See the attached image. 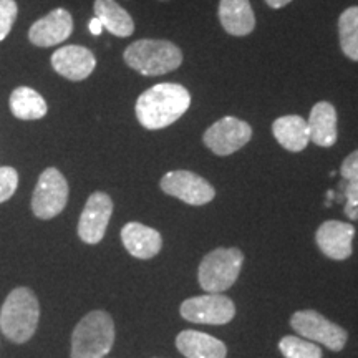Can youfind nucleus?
Here are the masks:
<instances>
[{"label":"nucleus","mask_w":358,"mask_h":358,"mask_svg":"<svg viewBox=\"0 0 358 358\" xmlns=\"http://www.w3.org/2000/svg\"><path fill=\"white\" fill-rule=\"evenodd\" d=\"M189 105L191 95L182 85L158 83L138 96L134 113L143 128L156 131L178 122Z\"/></svg>","instance_id":"f257e3e1"},{"label":"nucleus","mask_w":358,"mask_h":358,"mask_svg":"<svg viewBox=\"0 0 358 358\" xmlns=\"http://www.w3.org/2000/svg\"><path fill=\"white\" fill-rule=\"evenodd\" d=\"M123 60L143 77H159L181 66L182 52L169 40L141 38L124 48Z\"/></svg>","instance_id":"f03ea898"},{"label":"nucleus","mask_w":358,"mask_h":358,"mask_svg":"<svg viewBox=\"0 0 358 358\" xmlns=\"http://www.w3.org/2000/svg\"><path fill=\"white\" fill-rule=\"evenodd\" d=\"M40 306L30 289L12 290L0 310V329L8 340L24 343L32 338L38 325Z\"/></svg>","instance_id":"7ed1b4c3"},{"label":"nucleus","mask_w":358,"mask_h":358,"mask_svg":"<svg viewBox=\"0 0 358 358\" xmlns=\"http://www.w3.org/2000/svg\"><path fill=\"white\" fill-rule=\"evenodd\" d=\"M115 342V324L110 313L93 310L75 327L71 358H105Z\"/></svg>","instance_id":"20e7f679"},{"label":"nucleus","mask_w":358,"mask_h":358,"mask_svg":"<svg viewBox=\"0 0 358 358\" xmlns=\"http://www.w3.org/2000/svg\"><path fill=\"white\" fill-rule=\"evenodd\" d=\"M244 256L239 249H214L201 262L198 271L199 285L206 292L219 294L232 287L243 268Z\"/></svg>","instance_id":"39448f33"},{"label":"nucleus","mask_w":358,"mask_h":358,"mask_svg":"<svg viewBox=\"0 0 358 358\" xmlns=\"http://www.w3.org/2000/svg\"><path fill=\"white\" fill-rule=\"evenodd\" d=\"M290 325L299 335L313 343L325 345L329 350L340 352L345 347L348 334L345 329L334 324L315 310L295 312L290 319Z\"/></svg>","instance_id":"423d86ee"},{"label":"nucleus","mask_w":358,"mask_h":358,"mask_svg":"<svg viewBox=\"0 0 358 358\" xmlns=\"http://www.w3.org/2000/svg\"><path fill=\"white\" fill-rule=\"evenodd\" d=\"M69 201V182L57 168L40 174L32 196V211L38 219H52L65 209Z\"/></svg>","instance_id":"0eeeda50"},{"label":"nucleus","mask_w":358,"mask_h":358,"mask_svg":"<svg viewBox=\"0 0 358 358\" xmlns=\"http://www.w3.org/2000/svg\"><path fill=\"white\" fill-rule=\"evenodd\" d=\"M252 138V128L249 123L236 116H224L206 129L204 145L217 156H229L248 145Z\"/></svg>","instance_id":"6e6552de"},{"label":"nucleus","mask_w":358,"mask_h":358,"mask_svg":"<svg viewBox=\"0 0 358 358\" xmlns=\"http://www.w3.org/2000/svg\"><path fill=\"white\" fill-rule=\"evenodd\" d=\"M159 187L168 196L181 199L182 203L191 206H204L211 203L216 196L214 187L203 176L192 171H186V169H178V171L164 174Z\"/></svg>","instance_id":"1a4fd4ad"},{"label":"nucleus","mask_w":358,"mask_h":358,"mask_svg":"<svg viewBox=\"0 0 358 358\" xmlns=\"http://www.w3.org/2000/svg\"><path fill=\"white\" fill-rule=\"evenodd\" d=\"M181 317L192 324L224 325L236 315L234 302L221 294L191 297L181 303Z\"/></svg>","instance_id":"9d476101"},{"label":"nucleus","mask_w":358,"mask_h":358,"mask_svg":"<svg viewBox=\"0 0 358 358\" xmlns=\"http://www.w3.org/2000/svg\"><path fill=\"white\" fill-rule=\"evenodd\" d=\"M113 214V201L106 192L96 191L90 196L78 221V236L83 243L98 244L105 236L110 217Z\"/></svg>","instance_id":"9b49d317"},{"label":"nucleus","mask_w":358,"mask_h":358,"mask_svg":"<svg viewBox=\"0 0 358 358\" xmlns=\"http://www.w3.org/2000/svg\"><path fill=\"white\" fill-rule=\"evenodd\" d=\"M52 69L70 82H83L96 69L93 52L82 45H65L52 53Z\"/></svg>","instance_id":"f8f14e48"},{"label":"nucleus","mask_w":358,"mask_h":358,"mask_svg":"<svg viewBox=\"0 0 358 358\" xmlns=\"http://www.w3.org/2000/svg\"><path fill=\"white\" fill-rule=\"evenodd\" d=\"M73 32V17L66 8H53L47 15L34 22L29 30L30 43L40 48L64 43Z\"/></svg>","instance_id":"ddd939ff"},{"label":"nucleus","mask_w":358,"mask_h":358,"mask_svg":"<svg viewBox=\"0 0 358 358\" xmlns=\"http://www.w3.org/2000/svg\"><path fill=\"white\" fill-rule=\"evenodd\" d=\"M355 227L342 221H325L317 229V245L327 257L334 261H345L352 256V243Z\"/></svg>","instance_id":"4468645a"},{"label":"nucleus","mask_w":358,"mask_h":358,"mask_svg":"<svg viewBox=\"0 0 358 358\" xmlns=\"http://www.w3.org/2000/svg\"><path fill=\"white\" fill-rule=\"evenodd\" d=\"M122 241L128 252L136 259L155 257L163 248L159 232L141 222H128L122 229Z\"/></svg>","instance_id":"2eb2a0df"},{"label":"nucleus","mask_w":358,"mask_h":358,"mask_svg":"<svg viewBox=\"0 0 358 358\" xmlns=\"http://www.w3.org/2000/svg\"><path fill=\"white\" fill-rule=\"evenodd\" d=\"M219 20L222 29L232 37H245L252 34L256 27V17L249 0H221Z\"/></svg>","instance_id":"dca6fc26"},{"label":"nucleus","mask_w":358,"mask_h":358,"mask_svg":"<svg viewBox=\"0 0 358 358\" xmlns=\"http://www.w3.org/2000/svg\"><path fill=\"white\" fill-rule=\"evenodd\" d=\"M307 124L310 131V141L317 146L330 148L337 143V110L332 103L319 101L313 105Z\"/></svg>","instance_id":"f3484780"},{"label":"nucleus","mask_w":358,"mask_h":358,"mask_svg":"<svg viewBox=\"0 0 358 358\" xmlns=\"http://www.w3.org/2000/svg\"><path fill=\"white\" fill-rule=\"evenodd\" d=\"M176 347L186 358H226L227 348L221 340L198 330H182Z\"/></svg>","instance_id":"a211bd4d"},{"label":"nucleus","mask_w":358,"mask_h":358,"mask_svg":"<svg viewBox=\"0 0 358 358\" xmlns=\"http://www.w3.org/2000/svg\"><path fill=\"white\" fill-rule=\"evenodd\" d=\"M272 133H274L277 143L292 153L306 150L308 141H310L308 124L299 115H287L277 118L272 123Z\"/></svg>","instance_id":"6ab92c4d"},{"label":"nucleus","mask_w":358,"mask_h":358,"mask_svg":"<svg viewBox=\"0 0 358 358\" xmlns=\"http://www.w3.org/2000/svg\"><path fill=\"white\" fill-rule=\"evenodd\" d=\"M93 12H95L96 19L101 22L103 30H108L115 37L127 38L133 35L134 22L131 15L116 0H95Z\"/></svg>","instance_id":"aec40b11"},{"label":"nucleus","mask_w":358,"mask_h":358,"mask_svg":"<svg viewBox=\"0 0 358 358\" xmlns=\"http://www.w3.org/2000/svg\"><path fill=\"white\" fill-rule=\"evenodd\" d=\"M10 113L17 120L32 122V120H42L48 113V105L45 98L37 90L30 87H19L10 93L8 98Z\"/></svg>","instance_id":"412c9836"},{"label":"nucleus","mask_w":358,"mask_h":358,"mask_svg":"<svg viewBox=\"0 0 358 358\" xmlns=\"http://www.w3.org/2000/svg\"><path fill=\"white\" fill-rule=\"evenodd\" d=\"M340 47L345 57L358 62V7H348L338 19Z\"/></svg>","instance_id":"4be33fe9"},{"label":"nucleus","mask_w":358,"mask_h":358,"mask_svg":"<svg viewBox=\"0 0 358 358\" xmlns=\"http://www.w3.org/2000/svg\"><path fill=\"white\" fill-rule=\"evenodd\" d=\"M279 348L285 358H322L319 345L294 335H287L279 342Z\"/></svg>","instance_id":"5701e85b"},{"label":"nucleus","mask_w":358,"mask_h":358,"mask_svg":"<svg viewBox=\"0 0 358 358\" xmlns=\"http://www.w3.org/2000/svg\"><path fill=\"white\" fill-rule=\"evenodd\" d=\"M17 15H19V6L15 0H0V42H3L12 32Z\"/></svg>","instance_id":"b1692460"},{"label":"nucleus","mask_w":358,"mask_h":358,"mask_svg":"<svg viewBox=\"0 0 358 358\" xmlns=\"http://www.w3.org/2000/svg\"><path fill=\"white\" fill-rule=\"evenodd\" d=\"M340 192L342 199L345 201V216L352 221L358 219V181H345L340 182ZM340 199V201H342Z\"/></svg>","instance_id":"393cba45"},{"label":"nucleus","mask_w":358,"mask_h":358,"mask_svg":"<svg viewBox=\"0 0 358 358\" xmlns=\"http://www.w3.org/2000/svg\"><path fill=\"white\" fill-rule=\"evenodd\" d=\"M19 186V173L10 166L0 168V203H6L15 194Z\"/></svg>","instance_id":"a878e982"},{"label":"nucleus","mask_w":358,"mask_h":358,"mask_svg":"<svg viewBox=\"0 0 358 358\" xmlns=\"http://www.w3.org/2000/svg\"><path fill=\"white\" fill-rule=\"evenodd\" d=\"M340 174L345 181H358V150L343 159L342 166H340Z\"/></svg>","instance_id":"bb28decb"},{"label":"nucleus","mask_w":358,"mask_h":358,"mask_svg":"<svg viewBox=\"0 0 358 358\" xmlns=\"http://www.w3.org/2000/svg\"><path fill=\"white\" fill-rule=\"evenodd\" d=\"M88 29H90V32H92L93 35H101V32H103V25H101V22L96 19V17H93L92 20H90V24H88Z\"/></svg>","instance_id":"cd10ccee"},{"label":"nucleus","mask_w":358,"mask_h":358,"mask_svg":"<svg viewBox=\"0 0 358 358\" xmlns=\"http://www.w3.org/2000/svg\"><path fill=\"white\" fill-rule=\"evenodd\" d=\"M290 2H292V0H266L267 6L272 7V8H282V7L287 6V3H290Z\"/></svg>","instance_id":"c85d7f7f"},{"label":"nucleus","mask_w":358,"mask_h":358,"mask_svg":"<svg viewBox=\"0 0 358 358\" xmlns=\"http://www.w3.org/2000/svg\"><path fill=\"white\" fill-rule=\"evenodd\" d=\"M159 2H168V0H159Z\"/></svg>","instance_id":"c756f323"}]
</instances>
